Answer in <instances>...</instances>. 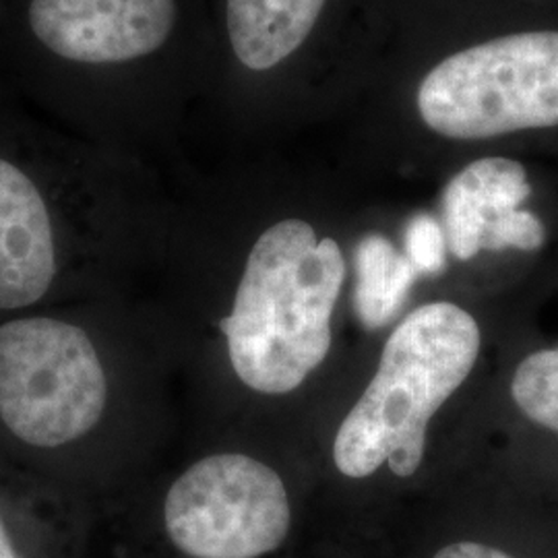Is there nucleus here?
Returning <instances> with one entry per match:
<instances>
[{"mask_svg": "<svg viewBox=\"0 0 558 558\" xmlns=\"http://www.w3.org/2000/svg\"><path fill=\"white\" fill-rule=\"evenodd\" d=\"M530 193L519 161L486 158L463 168L442 195V234L453 257L470 260L480 251L539 248L542 221L518 209Z\"/></svg>", "mask_w": 558, "mask_h": 558, "instance_id": "8", "label": "nucleus"}, {"mask_svg": "<svg viewBox=\"0 0 558 558\" xmlns=\"http://www.w3.org/2000/svg\"><path fill=\"white\" fill-rule=\"evenodd\" d=\"M408 260L426 274H437L445 265V234L437 221L420 216L408 228Z\"/></svg>", "mask_w": 558, "mask_h": 558, "instance_id": "12", "label": "nucleus"}, {"mask_svg": "<svg viewBox=\"0 0 558 558\" xmlns=\"http://www.w3.org/2000/svg\"><path fill=\"white\" fill-rule=\"evenodd\" d=\"M348 263L338 239L304 216L260 226L246 246L234 302L221 320L240 383L263 396L299 389L331 350Z\"/></svg>", "mask_w": 558, "mask_h": 558, "instance_id": "3", "label": "nucleus"}, {"mask_svg": "<svg viewBox=\"0 0 558 558\" xmlns=\"http://www.w3.org/2000/svg\"><path fill=\"white\" fill-rule=\"evenodd\" d=\"M478 354V323L458 304L430 302L410 313L385 341L375 377L339 424V472L368 478L387 465L399 478L414 476L428 422L468 379Z\"/></svg>", "mask_w": 558, "mask_h": 558, "instance_id": "4", "label": "nucleus"}, {"mask_svg": "<svg viewBox=\"0 0 558 558\" xmlns=\"http://www.w3.org/2000/svg\"><path fill=\"white\" fill-rule=\"evenodd\" d=\"M21 36L50 104L104 147L172 131L203 100V0H23Z\"/></svg>", "mask_w": 558, "mask_h": 558, "instance_id": "1", "label": "nucleus"}, {"mask_svg": "<svg viewBox=\"0 0 558 558\" xmlns=\"http://www.w3.org/2000/svg\"><path fill=\"white\" fill-rule=\"evenodd\" d=\"M420 122L451 141L558 126V32L505 34L451 52L416 85Z\"/></svg>", "mask_w": 558, "mask_h": 558, "instance_id": "5", "label": "nucleus"}, {"mask_svg": "<svg viewBox=\"0 0 558 558\" xmlns=\"http://www.w3.org/2000/svg\"><path fill=\"white\" fill-rule=\"evenodd\" d=\"M57 274V214L25 166L0 156V311L36 304Z\"/></svg>", "mask_w": 558, "mask_h": 558, "instance_id": "9", "label": "nucleus"}, {"mask_svg": "<svg viewBox=\"0 0 558 558\" xmlns=\"http://www.w3.org/2000/svg\"><path fill=\"white\" fill-rule=\"evenodd\" d=\"M163 525L186 557L260 558L288 538L292 507L271 465L244 453H214L172 482Z\"/></svg>", "mask_w": 558, "mask_h": 558, "instance_id": "7", "label": "nucleus"}, {"mask_svg": "<svg viewBox=\"0 0 558 558\" xmlns=\"http://www.w3.org/2000/svg\"><path fill=\"white\" fill-rule=\"evenodd\" d=\"M418 269L399 255L396 246L380 236L368 234L356 248V311L368 329L383 327L391 319L416 279Z\"/></svg>", "mask_w": 558, "mask_h": 558, "instance_id": "10", "label": "nucleus"}, {"mask_svg": "<svg viewBox=\"0 0 558 558\" xmlns=\"http://www.w3.org/2000/svg\"><path fill=\"white\" fill-rule=\"evenodd\" d=\"M203 104L240 133L304 119L352 57L364 0H203Z\"/></svg>", "mask_w": 558, "mask_h": 558, "instance_id": "2", "label": "nucleus"}, {"mask_svg": "<svg viewBox=\"0 0 558 558\" xmlns=\"http://www.w3.org/2000/svg\"><path fill=\"white\" fill-rule=\"evenodd\" d=\"M511 396L527 418L558 435V348L534 352L519 364Z\"/></svg>", "mask_w": 558, "mask_h": 558, "instance_id": "11", "label": "nucleus"}, {"mask_svg": "<svg viewBox=\"0 0 558 558\" xmlns=\"http://www.w3.org/2000/svg\"><path fill=\"white\" fill-rule=\"evenodd\" d=\"M433 558H515L505 550H500L497 546H488L482 542H470V539H461L442 546L439 553Z\"/></svg>", "mask_w": 558, "mask_h": 558, "instance_id": "13", "label": "nucleus"}, {"mask_svg": "<svg viewBox=\"0 0 558 558\" xmlns=\"http://www.w3.org/2000/svg\"><path fill=\"white\" fill-rule=\"evenodd\" d=\"M108 405V377L80 325L27 317L0 325V420L17 439L57 449L89 435Z\"/></svg>", "mask_w": 558, "mask_h": 558, "instance_id": "6", "label": "nucleus"}, {"mask_svg": "<svg viewBox=\"0 0 558 558\" xmlns=\"http://www.w3.org/2000/svg\"><path fill=\"white\" fill-rule=\"evenodd\" d=\"M0 558H17L15 546H13V542H11L9 534H7V527L2 523V519H0Z\"/></svg>", "mask_w": 558, "mask_h": 558, "instance_id": "14", "label": "nucleus"}]
</instances>
